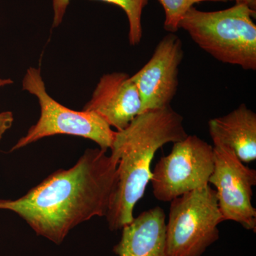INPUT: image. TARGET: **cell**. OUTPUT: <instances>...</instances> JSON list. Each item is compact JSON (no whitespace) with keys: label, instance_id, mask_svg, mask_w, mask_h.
<instances>
[{"label":"cell","instance_id":"cell-1","mask_svg":"<svg viewBox=\"0 0 256 256\" xmlns=\"http://www.w3.org/2000/svg\"><path fill=\"white\" fill-rule=\"evenodd\" d=\"M106 152L86 150L72 168L55 172L21 198L0 200V210L14 212L37 235L60 244L78 224L107 214L118 161Z\"/></svg>","mask_w":256,"mask_h":256},{"label":"cell","instance_id":"cell-2","mask_svg":"<svg viewBox=\"0 0 256 256\" xmlns=\"http://www.w3.org/2000/svg\"><path fill=\"white\" fill-rule=\"evenodd\" d=\"M183 121L169 106L142 112L127 128L116 131L110 156L118 161V180L106 216L110 230H120L132 222L134 206L150 181L156 151L188 137Z\"/></svg>","mask_w":256,"mask_h":256},{"label":"cell","instance_id":"cell-3","mask_svg":"<svg viewBox=\"0 0 256 256\" xmlns=\"http://www.w3.org/2000/svg\"><path fill=\"white\" fill-rule=\"evenodd\" d=\"M256 12L236 4L220 11L192 6L178 24L202 50L224 64L256 69Z\"/></svg>","mask_w":256,"mask_h":256},{"label":"cell","instance_id":"cell-4","mask_svg":"<svg viewBox=\"0 0 256 256\" xmlns=\"http://www.w3.org/2000/svg\"><path fill=\"white\" fill-rule=\"evenodd\" d=\"M170 202L166 256H202L220 238L224 222L216 192L208 184Z\"/></svg>","mask_w":256,"mask_h":256},{"label":"cell","instance_id":"cell-5","mask_svg":"<svg viewBox=\"0 0 256 256\" xmlns=\"http://www.w3.org/2000/svg\"><path fill=\"white\" fill-rule=\"evenodd\" d=\"M23 90L36 96L40 106V117L11 151L21 149L42 138L56 134H69L86 138L107 151L114 143L116 131L100 116L88 111H76L62 106L46 92L40 68L30 67L22 82Z\"/></svg>","mask_w":256,"mask_h":256},{"label":"cell","instance_id":"cell-6","mask_svg":"<svg viewBox=\"0 0 256 256\" xmlns=\"http://www.w3.org/2000/svg\"><path fill=\"white\" fill-rule=\"evenodd\" d=\"M214 168V146L188 134L174 143L171 152L162 158L152 172L153 194L160 202H172L208 184Z\"/></svg>","mask_w":256,"mask_h":256},{"label":"cell","instance_id":"cell-7","mask_svg":"<svg viewBox=\"0 0 256 256\" xmlns=\"http://www.w3.org/2000/svg\"><path fill=\"white\" fill-rule=\"evenodd\" d=\"M214 168L208 182L216 188L224 220H233L256 232V208L252 204L256 171L242 164L230 148L214 146Z\"/></svg>","mask_w":256,"mask_h":256},{"label":"cell","instance_id":"cell-8","mask_svg":"<svg viewBox=\"0 0 256 256\" xmlns=\"http://www.w3.org/2000/svg\"><path fill=\"white\" fill-rule=\"evenodd\" d=\"M182 42L174 33L165 35L150 60L131 76L142 101V112L170 106L178 86V69L183 60Z\"/></svg>","mask_w":256,"mask_h":256},{"label":"cell","instance_id":"cell-9","mask_svg":"<svg viewBox=\"0 0 256 256\" xmlns=\"http://www.w3.org/2000/svg\"><path fill=\"white\" fill-rule=\"evenodd\" d=\"M82 110L97 114L118 132L141 114L142 101L131 76L116 72L101 77Z\"/></svg>","mask_w":256,"mask_h":256},{"label":"cell","instance_id":"cell-10","mask_svg":"<svg viewBox=\"0 0 256 256\" xmlns=\"http://www.w3.org/2000/svg\"><path fill=\"white\" fill-rule=\"evenodd\" d=\"M166 215L156 206L133 218L122 228L120 240L114 247L118 256H166Z\"/></svg>","mask_w":256,"mask_h":256},{"label":"cell","instance_id":"cell-11","mask_svg":"<svg viewBox=\"0 0 256 256\" xmlns=\"http://www.w3.org/2000/svg\"><path fill=\"white\" fill-rule=\"evenodd\" d=\"M208 132L214 146L230 148L242 162L256 160V114L245 104L222 117L210 119Z\"/></svg>","mask_w":256,"mask_h":256},{"label":"cell","instance_id":"cell-12","mask_svg":"<svg viewBox=\"0 0 256 256\" xmlns=\"http://www.w3.org/2000/svg\"><path fill=\"white\" fill-rule=\"evenodd\" d=\"M120 6L124 10L129 23L128 40L131 46H137L142 36V14L149 0H98ZM70 0H52L54 10L53 28H58L63 21Z\"/></svg>","mask_w":256,"mask_h":256},{"label":"cell","instance_id":"cell-13","mask_svg":"<svg viewBox=\"0 0 256 256\" xmlns=\"http://www.w3.org/2000/svg\"><path fill=\"white\" fill-rule=\"evenodd\" d=\"M205 0H159L165 12L164 28L170 33L178 31V24L194 4Z\"/></svg>","mask_w":256,"mask_h":256},{"label":"cell","instance_id":"cell-14","mask_svg":"<svg viewBox=\"0 0 256 256\" xmlns=\"http://www.w3.org/2000/svg\"><path fill=\"white\" fill-rule=\"evenodd\" d=\"M14 122V116L12 112H0V141L2 139L4 133L11 128Z\"/></svg>","mask_w":256,"mask_h":256},{"label":"cell","instance_id":"cell-15","mask_svg":"<svg viewBox=\"0 0 256 256\" xmlns=\"http://www.w3.org/2000/svg\"><path fill=\"white\" fill-rule=\"evenodd\" d=\"M236 4H244L249 9L256 12V0H235Z\"/></svg>","mask_w":256,"mask_h":256},{"label":"cell","instance_id":"cell-16","mask_svg":"<svg viewBox=\"0 0 256 256\" xmlns=\"http://www.w3.org/2000/svg\"><path fill=\"white\" fill-rule=\"evenodd\" d=\"M13 84V80L10 78L0 79V88L5 86L10 85Z\"/></svg>","mask_w":256,"mask_h":256},{"label":"cell","instance_id":"cell-17","mask_svg":"<svg viewBox=\"0 0 256 256\" xmlns=\"http://www.w3.org/2000/svg\"><path fill=\"white\" fill-rule=\"evenodd\" d=\"M205 1H225V0H205Z\"/></svg>","mask_w":256,"mask_h":256}]
</instances>
